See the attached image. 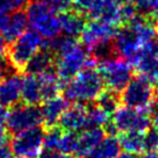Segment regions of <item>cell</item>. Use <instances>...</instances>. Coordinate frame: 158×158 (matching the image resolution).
<instances>
[{"label":"cell","mask_w":158,"mask_h":158,"mask_svg":"<svg viewBox=\"0 0 158 158\" xmlns=\"http://www.w3.org/2000/svg\"><path fill=\"white\" fill-rule=\"evenodd\" d=\"M78 134L72 131H64L59 139L57 151L62 155H73L77 151Z\"/></svg>","instance_id":"obj_27"},{"label":"cell","mask_w":158,"mask_h":158,"mask_svg":"<svg viewBox=\"0 0 158 158\" xmlns=\"http://www.w3.org/2000/svg\"><path fill=\"white\" fill-rule=\"evenodd\" d=\"M138 14L133 2L128 4H121L120 7V25L126 26L135 18V15Z\"/></svg>","instance_id":"obj_32"},{"label":"cell","mask_w":158,"mask_h":158,"mask_svg":"<svg viewBox=\"0 0 158 158\" xmlns=\"http://www.w3.org/2000/svg\"><path fill=\"white\" fill-rule=\"evenodd\" d=\"M89 57V51L84 45H77L72 51L66 55L55 59V71L58 77V80L62 89L65 84H68L70 80L85 68V64Z\"/></svg>","instance_id":"obj_7"},{"label":"cell","mask_w":158,"mask_h":158,"mask_svg":"<svg viewBox=\"0 0 158 158\" xmlns=\"http://www.w3.org/2000/svg\"><path fill=\"white\" fill-rule=\"evenodd\" d=\"M157 31H158V22H157Z\"/></svg>","instance_id":"obj_47"},{"label":"cell","mask_w":158,"mask_h":158,"mask_svg":"<svg viewBox=\"0 0 158 158\" xmlns=\"http://www.w3.org/2000/svg\"><path fill=\"white\" fill-rule=\"evenodd\" d=\"M155 97L153 85L139 76L131 79L120 92V100L124 106L143 110H148Z\"/></svg>","instance_id":"obj_6"},{"label":"cell","mask_w":158,"mask_h":158,"mask_svg":"<svg viewBox=\"0 0 158 158\" xmlns=\"http://www.w3.org/2000/svg\"><path fill=\"white\" fill-rule=\"evenodd\" d=\"M120 93L114 92L112 89H102L101 93L95 99V105L100 107L104 112L112 115L120 107Z\"/></svg>","instance_id":"obj_25"},{"label":"cell","mask_w":158,"mask_h":158,"mask_svg":"<svg viewBox=\"0 0 158 158\" xmlns=\"http://www.w3.org/2000/svg\"><path fill=\"white\" fill-rule=\"evenodd\" d=\"M69 107V101L62 97H55L43 101L41 106V116H42V124L44 128L54 127L58 123L59 118L64 110Z\"/></svg>","instance_id":"obj_15"},{"label":"cell","mask_w":158,"mask_h":158,"mask_svg":"<svg viewBox=\"0 0 158 158\" xmlns=\"http://www.w3.org/2000/svg\"><path fill=\"white\" fill-rule=\"evenodd\" d=\"M55 59L56 58L51 51L42 48L28 60L22 72L31 76H40L47 70L52 68V65L55 64Z\"/></svg>","instance_id":"obj_19"},{"label":"cell","mask_w":158,"mask_h":158,"mask_svg":"<svg viewBox=\"0 0 158 158\" xmlns=\"http://www.w3.org/2000/svg\"><path fill=\"white\" fill-rule=\"evenodd\" d=\"M14 70L10 64V60L5 55H0V80L10 74V71Z\"/></svg>","instance_id":"obj_36"},{"label":"cell","mask_w":158,"mask_h":158,"mask_svg":"<svg viewBox=\"0 0 158 158\" xmlns=\"http://www.w3.org/2000/svg\"><path fill=\"white\" fill-rule=\"evenodd\" d=\"M112 45L116 56L128 60L129 63H134L138 56L142 43L131 28L123 26L114 35Z\"/></svg>","instance_id":"obj_11"},{"label":"cell","mask_w":158,"mask_h":158,"mask_svg":"<svg viewBox=\"0 0 158 158\" xmlns=\"http://www.w3.org/2000/svg\"><path fill=\"white\" fill-rule=\"evenodd\" d=\"M120 148L124 152L136 155L144 151L143 149V133L138 131H127L122 133L118 138Z\"/></svg>","instance_id":"obj_24"},{"label":"cell","mask_w":158,"mask_h":158,"mask_svg":"<svg viewBox=\"0 0 158 158\" xmlns=\"http://www.w3.org/2000/svg\"><path fill=\"white\" fill-rule=\"evenodd\" d=\"M152 122H153V126H155V127L158 129V114H155V115H153Z\"/></svg>","instance_id":"obj_43"},{"label":"cell","mask_w":158,"mask_h":158,"mask_svg":"<svg viewBox=\"0 0 158 158\" xmlns=\"http://www.w3.org/2000/svg\"><path fill=\"white\" fill-rule=\"evenodd\" d=\"M35 1H40V2H45V4H49L52 0H35Z\"/></svg>","instance_id":"obj_46"},{"label":"cell","mask_w":158,"mask_h":158,"mask_svg":"<svg viewBox=\"0 0 158 158\" xmlns=\"http://www.w3.org/2000/svg\"><path fill=\"white\" fill-rule=\"evenodd\" d=\"M143 149L145 151L156 152L158 150V129L148 128L143 134Z\"/></svg>","instance_id":"obj_30"},{"label":"cell","mask_w":158,"mask_h":158,"mask_svg":"<svg viewBox=\"0 0 158 158\" xmlns=\"http://www.w3.org/2000/svg\"><path fill=\"white\" fill-rule=\"evenodd\" d=\"M21 83L22 77L19 73H12L0 80V105L12 107L21 100Z\"/></svg>","instance_id":"obj_14"},{"label":"cell","mask_w":158,"mask_h":158,"mask_svg":"<svg viewBox=\"0 0 158 158\" xmlns=\"http://www.w3.org/2000/svg\"><path fill=\"white\" fill-rule=\"evenodd\" d=\"M43 44V39L34 30H26L7 49V58L15 72H22L26 64Z\"/></svg>","instance_id":"obj_3"},{"label":"cell","mask_w":158,"mask_h":158,"mask_svg":"<svg viewBox=\"0 0 158 158\" xmlns=\"http://www.w3.org/2000/svg\"><path fill=\"white\" fill-rule=\"evenodd\" d=\"M99 73L108 89L120 93L133 79V68L128 60L121 57H112L98 63Z\"/></svg>","instance_id":"obj_4"},{"label":"cell","mask_w":158,"mask_h":158,"mask_svg":"<svg viewBox=\"0 0 158 158\" xmlns=\"http://www.w3.org/2000/svg\"><path fill=\"white\" fill-rule=\"evenodd\" d=\"M118 29V26L110 25L100 20H91L89 22H86L80 34L81 42L86 49L91 50L99 44L112 42Z\"/></svg>","instance_id":"obj_10"},{"label":"cell","mask_w":158,"mask_h":158,"mask_svg":"<svg viewBox=\"0 0 158 158\" xmlns=\"http://www.w3.org/2000/svg\"><path fill=\"white\" fill-rule=\"evenodd\" d=\"M29 5V0H0V10L4 13H13L22 10Z\"/></svg>","instance_id":"obj_31"},{"label":"cell","mask_w":158,"mask_h":158,"mask_svg":"<svg viewBox=\"0 0 158 158\" xmlns=\"http://www.w3.org/2000/svg\"><path fill=\"white\" fill-rule=\"evenodd\" d=\"M62 157V153L56 151V150H47L42 151L40 155L39 158H60Z\"/></svg>","instance_id":"obj_37"},{"label":"cell","mask_w":158,"mask_h":158,"mask_svg":"<svg viewBox=\"0 0 158 158\" xmlns=\"http://www.w3.org/2000/svg\"><path fill=\"white\" fill-rule=\"evenodd\" d=\"M45 129L47 130H44V135H43V148H45L47 150L57 151V147H58L59 139L63 135V130L57 126Z\"/></svg>","instance_id":"obj_29"},{"label":"cell","mask_w":158,"mask_h":158,"mask_svg":"<svg viewBox=\"0 0 158 158\" xmlns=\"http://www.w3.org/2000/svg\"><path fill=\"white\" fill-rule=\"evenodd\" d=\"M108 114L97 105L86 104V127L87 128H102L109 121Z\"/></svg>","instance_id":"obj_26"},{"label":"cell","mask_w":158,"mask_h":158,"mask_svg":"<svg viewBox=\"0 0 158 158\" xmlns=\"http://www.w3.org/2000/svg\"><path fill=\"white\" fill-rule=\"evenodd\" d=\"M58 15L60 27H62V33H64L68 36H72V37L80 36L85 25H86L85 14L71 10L64 12V13H60Z\"/></svg>","instance_id":"obj_18"},{"label":"cell","mask_w":158,"mask_h":158,"mask_svg":"<svg viewBox=\"0 0 158 158\" xmlns=\"http://www.w3.org/2000/svg\"><path fill=\"white\" fill-rule=\"evenodd\" d=\"M120 7L121 4L118 0H94L87 15L91 20H100L110 25L118 26Z\"/></svg>","instance_id":"obj_12"},{"label":"cell","mask_w":158,"mask_h":158,"mask_svg":"<svg viewBox=\"0 0 158 158\" xmlns=\"http://www.w3.org/2000/svg\"><path fill=\"white\" fill-rule=\"evenodd\" d=\"M116 158H136L135 157V155L133 153H129V152H120L118 153V156Z\"/></svg>","instance_id":"obj_42"},{"label":"cell","mask_w":158,"mask_h":158,"mask_svg":"<svg viewBox=\"0 0 158 158\" xmlns=\"http://www.w3.org/2000/svg\"><path fill=\"white\" fill-rule=\"evenodd\" d=\"M0 158H14L8 136L0 138Z\"/></svg>","instance_id":"obj_35"},{"label":"cell","mask_w":158,"mask_h":158,"mask_svg":"<svg viewBox=\"0 0 158 158\" xmlns=\"http://www.w3.org/2000/svg\"><path fill=\"white\" fill-rule=\"evenodd\" d=\"M104 81L97 68H84L63 86L64 98L73 104H91L104 89Z\"/></svg>","instance_id":"obj_1"},{"label":"cell","mask_w":158,"mask_h":158,"mask_svg":"<svg viewBox=\"0 0 158 158\" xmlns=\"http://www.w3.org/2000/svg\"><path fill=\"white\" fill-rule=\"evenodd\" d=\"M7 115H8V109H7V107L0 105V124L1 126H6Z\"/></svg>","instance_id":"obj_38"},{"label":"cell","mask_w":158,"mask_h":158,"mask_svg":"<svg viewBox=\"0 0 158 158\" xmlns=\"http://www.w3.org/2000/svg\"><path fill=\"white\" fill-rule=\"evenodd\" d=\"M7 49H8V43L6 42L2 34H0V55H5L7 52Z\"/></svg>","instance_id":"obj_39"},{"label":"cell","mask_w":158,"mask_h":158,"mask_svg":"<svg viewBox=\"0 0 158 158\" xmlns=\"http://www.w3.org/2000/svg\"><path fill=\"white\" fill-rule=\"evenodd\" d=\"M28 26L45 40H52L62 34L59 15L48 4L35 1L27 6Z\"/></svg>","instance_id":"obj_2"},{"label":"cell","mask_w":158,"mask_h":158,"mask_svg":"<svg viewBox=\"0 0 158 158\" xmlns=\"http://www.w3.org/2000/svg\"><path fill=\"white\" fill-rule=\"evenodd\" d=\"M115 128L118 131L127 133V131H138L144 133L150 128L151 120L148 110L143 109L130 108L127 106L118 107L113 114V120Z\"/></svg>","instance_id":"obj_9"},{"label":"cell","mask_w":158,"mask_h":158,"mask_svg":"<svg viewBox=\"0 0 158 158\" xmlns=\"http://www.w3.org/2000/svg\"><path fill=\"white\" fill-rule=\"evenodd\" d=\"M21 100H22L23 104L33 105V106H37V105H40L43 101L37 76L26 74L25 77L22 78V83H21Z\"/></svg>","instance_id":"obj_21"},{"label":"cell","mask_w":158,"mask_h":158,"mask_svg":"<svg viewBox=\"0 0 158 158\" xmlns=\"http://www.w3.org/2000/svg\"><path fill=\"white\" fill-rule=\"evenodd\" d=\"M7 18H8V15L4 13V12H1L0 10V30L4 28V26L6 25V21H7Z\"/></svg>","instance_id":"obj_41"},{"label":"cell","mask_w":158,"mask_h":158,"mask_svg":"<svg viewBox=\"0 0 158 158\" xmlns=\"http://www.w3.org/2000/svg\"><path fill=\"white\" fill-rule=\"evenodd\" d=\"M137 158H158V155L156 152H151V151H145L144 153H141Z\"/></svg>","instance_id":"obj_40"},{"label":"cell","mask_w":158,"mask_h":158,"mask_svg":"<svg viewBox=\"0 0 158 158\" xmlns=\"http://www.w3.org/2000/svg\"><path fill=\"white\" fill-rule=\"evenodd\" d=\"M133 4L138 14L151 20L158 19V0H134Z\"/></svg>","instance_id":"obj_28"},{"label":"cell","mask_w":158,"mask_h":158,"mask_svg":"<svg viewBox=\"0 0 158 158\" xmlns=\"http://www.w3.org/2000/svg\"><path fill=\"white\" fill-rule=\"evenodd\" d=\"M121 152L118 139L115 136L107 135L98 147L89 152L84 158H116Z\"/></svg>","instance_id":"obj_23"},{"label":"cell","mask_w":158,"mask_h":158,"mask_svg":"<svg viewBox=\"0 0 158 158\" xmlns=\"http://www.w3.org/2000/svg\"><path fill=\"white\" fill-rule=\"evenodd\" d=\"M59 128L63 131L78 133L86 127V105L73 104L69 106L58 120Z\"/></svg>","instance_id":"obj_13"},{"label":"cell","mask_w":158,"mask_h":158,"mask_svg":"<svg viewBox=\"0 0 158 158\" xmlns=\"http://www.w3.org/2000/svg\"><path fill=\"white\" fill-rule=\"evenodd\" d=\"M94 0H72V10L83 14H87Z\"/></svg>","instance_id":"obj_34"},{"label":"cell","mask_w":158,"mask_h":158,"mask_svg":"<svg viewBox=\"0 0 158 158\" xmlns=\"http://www.w3.org/2000/svg\"><path fill=\"white\" fill-rule=\"evenodd\" d=\"M105 131L102 128H87L78 135V145L76 155L78 157L84 158L89 152L98 147L100 142L104 139Z\"/></svg>","instance_id":"obj_17"},{"label":"cell","mask_w":158,"mask_h":158,"mask_svg":"<svg viewBox=\"0 0 158 158\" xmlns=\"http://www.w3.org/2000/svg\"><path fill=\"white\" fill-rule=\"evenodd\" d=\"M138 55H149V56L158 57V36H155L152 40L144 43L141 47Z\"/></svg>","instance_id":"obj_33"},{"label":"cell","mask_w":158,"mask_h":158,"mask_svg":"<svg viewBox=\"0 0 158 158\" xmlns=\"http://www.w3.org/2000/svg\"><path fill=\"white\" fill-rule=\"evenodd\" d=\"M37 78H39L40 81L41 94H42V100L43 101L58 95L59 91L62 89V85L59 83L55 68L47 70L45 72L37 76Z\"/></svg>","instance_id":"obj_22"},{"label":"cell","mask_w":158,"mask_h":158,"mask_svg":"<svg viewBox=\"0 0 158 158\" xmlns=\"http://www.w3.org/2000/svg\"><path fill=\"white\" fill-rule=\"evenodd\" d=\"M60 158H80L78 156H72V155H62Z\"/></svg>","instance_id":"obj_44"},{"label":"cell","mask_w":158,"mask_h":158,"mask_svg":"<svg viewBox=\"0 0 158 158\" xmlns=\"http://www.w3.org/2000/svg\"><path fill=\"white\" fill-rule=\"evenodd\" d=\"M120 4H128V2H133L134 0H118Z\"/></svg>","instance_id":"obj_45"},{"label":"cell","mask_w":158,"mask_h":158,"mask_svg":"<svg viewBox=\"0 0 158 158\" xmlns=\"http://www.w3.org/2000/svg\"><path fill=\"white\" fill-rule=\"evenodd\" d=\"M44 127L37 126L13 135L10 148L14 158H39L43 151Z\"/></svg>","instance_id":"obj_5"},{"label":"cell","mask_w":158,"mask_h":158,"mask_svg":"<svg viewBox=\"0 0 158 158\" xmlns=\"http://www.w3.org/2000/svg\"><path fill=\"white\" fill-rule=\"evenodd\" d=\"M41 124H42L41 109L37 106L16 104L12 106V108L8 110L6 120V129L13 135Z\"/></svg>","instance_id":"obj_8"},{"label":"cell","mask_w":158,"mask_h":158,"mask_svg":"<svg viewBox=\"0 0 158 158\" xmlns=\"http://www.w3.org/2000/svg\"><path fill=\"white\" fill-rule=\"evenodd\" d=\"M28 27V19L23 10H16L10 13V15L7 18L6 25L1 29V34L5 37L6 42L10 44L15 40L20 37L25 33Z\"/></svg>","instance_id":"obj_16"},{"label":"cell","mask_w":158,"mask_h":158,"mask_svg":"<svg viewBox=\"0 0 158 158\" xmlns=\"http://www.w3.org/2000/svg\"><path fill=\"white\" fill-rule=\"evenodd\" d=\"M133 64L139 77H143L152 85L158 84V57L138 55Z\"/></svg>","instance_id":"obj_20"}]
</instances>
